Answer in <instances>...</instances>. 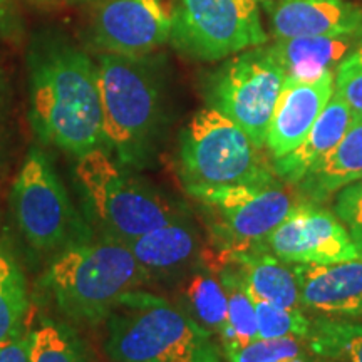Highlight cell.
I'll list each match as a JSON object with an SVG mask.
<instances>
[{
	"label": "cell",
	"instance_id": "6da1fadb",
	"mask_svg": "<svg viewBox=\"0 0 362 362\" xmlns=\"http://www.w3.org/2000/svg\"><path fill=\"white\" fill-rule=\"evenodd\" d=\"M30 119L44 143L74 158L106 148L98 66L88 54L64 42L33 54Z\"/></svg>",
	"mask_w": 362,
	"mask_h": 362
},
{
	"label": "cell",
	"instance_id": "7a4b0ae2",
	"mask_svg": "<svg viewBox=\"0 0 362 362\" xmlns=\"http://www.w3.org/2000/svg\"><path fill=\"white\" fill-rule=\"evenodd\" d=\"M148 280L129 247L106 237L59 252L37 285L71 322L96 325L106 320L121 297Z\"/></svg>",
	"mask_w": 362,
	"mask_h": 362
},
{
	"label": "cell",
	"instance_id": "3957f363",
	"mask_svg": "<svg viewBox=\"0 0 362 362\" xmlns=\"http://www.w3.org/2000/svg\"><path fill=\"white\" fill-rule=\"evenodd\" d=\"M104 322L112 362L221 361L214 336L187 310L143 288L121 297Z\"/></svg>",
	"mask_w": 362,
	"mask_h": 362
},
{
	"label": "cell",
	"instance_id": "277c9868",
	"mask_svg": "<svg viewBox=\"0 0 362 362\" xmlns=\"http://www.w3.org/2000/svg\"><path fill=\"white\" fill-rule=\"evenodd\" d=\"M106 149L129 170L151 165L160 138L163 104L146 57L101 54L96 62Z\"/></svg>",
	"mask_w": 362,
	"mask_h": 362
},
{
	"label": "cell",
	"instance_id": "5b68a950",
	"mask_svg": "<svg viewBox=\"0 0 362 362\" xmlns=\"http://www.w3.org/2000/svg\"><path fill=\"white\" fill-rule=\"evenodd\" d=\"M74 171L90 214L107 238L129 243L187 216L180 203L133 175L106 148L79 156Z\"/></svg>",
	"mask_w": 362,
	"mask_h": 362
},
{
	"label": "cell",
	"instance_id": "8992f818",
	"mask_svg": "<svg viewBox=\"0 0 362 362\" xmlns=\"http://www.w3.org/2000/svg\"><path fill=\"white\" fill-rule=\"evenodd\" d=\"M185 188L208 216L220 257L262 248L293 208L307 202L297 187L279 176L259 183Z\"/></svg>",
	"mask_w": 362,
	"mask_h": 362
},
{
	"label": "cell",
	"instance_id": "52a82bcc",
	"mask_svg": "<svg viewBox=\"0 0 362 362\" xmlns=\"http://www.w3.org/2000/svg\"><path fill=\"white\" fill-rule=\"evenodd\" d=\"M180 173L185 187L259 183L277 176L265 148L211 106L194 112L181 131Z\"/></svg>",
	"mask_w": 362,
	"mask_h": 362
},
{
	"label": "cell",
	"instance_id": "ba28073f",
	"mask_svg": "<svg viewBox=\"0 0 362 362\" xmlns=\"http://www.w3.org/2000/svg\"><path fill=\"white\" fill-rule=\"evenodd\" d=\"M11 203L22 237L39 253H59L93 240L49 156L33 148L13 181Z\"/></svg>",
	"mask_w": 362,
	"mask_h": 362
},
{
	"label": "cell",
	"instance_id": "9c48e42d",
	"mask_svg": "<svg viewBox=\"0 0 362 362\" xmlns=\"http://www.w3.org/2000/svg\"><path fill=\"white\" fill-rule=\"evenodd\" d=\"M171 42L181 54L214 62L267 42L255 0H175Z\"/></svg>",
	"mask_w": 362,
	"mask_h": 362
},
{
	"label": "cell",
	"instance_id": "30bf717a",
	"mask_svg": "<svg viewBox=\"0 0 362 362\" xmlns=\"http://www.w3.org/2000/svg\"><path fill=\"white\" fill-rule=\"evenodd\" d=\"M285 76L267 47H253L228 59L208 83V106L237 123L259 148L267 133ZM267 149V148H265Z\"/></svg>",
	"mask_w": 362,
	"mask_h": 362
},
{
	"label": "cell",
	"instance_id": "8fae6325",
	"mask_svg": "<svg viewBox=\"0 0 362 362\" xmlns=\"http://www.w3.org/2000/svg\"><path fill=\"white\" fill-rule=\"evenodd\" d=\"M262 248L291 265H329L361 259L342 221L314 202L293 208Z\"/></svg>",
	"mask_w": 362,
	"mask_h": 362
},
{
	"label": "cell",
	"instance_id": "7c38bea8",
	"mask_svg": "<svg viewBox=\"0 0 362 362\" xmlns=\"http://www.w3.org/2000/svg\"><path fill=\"white\" fill-rule=\"evenodd\" d=\"M175 0H110L93 24V44L103 54L146 57L171 37Z\"/></svg>",
	"mask_w": 362,
	"mask_h": 362
},
{
	"label": "cell",
	"instance_id": "4fadbf2b",
	"mask_svg": "<svg viewBox=\"0 0 362 362\" xmlns=\"http://www.w3.org/2000/svg\"><path fill=\"white\" fill-rule=\"evenodd\" d=\"M332 94L334 72L310 81H284L267 133L265 148L272 160L285 156L304 141Z\"/></svg>",
	"mask_w": 362,
	"mask_h": 362
},
{
	"label": "cell",
	"instance_id": "5bb4252c",
	"mask_svg": "<svg viewBox=\"0 0 362 362\" xmlns=\"http://www.w3.org/2000/svg\"><path fill=\"white\" fill-rule=\"evenodd\" d=\"M304 309L339 319H362V259L293 265Z\"/></svg>",
	"mask_w": 362,
	"mask_h": 362
},
{
	"label": "cell",
	"instance_id": "9a60e30c",
	"mask_svg": "<svg viewBox=\"0 0 362 362\" xmlns=\"http://www.w3.org/2000/svg\"><path fill=\"white\" fill-rule=\"evenodd\" d=\"M361 29L362 8L344 0H285L272 11L277 40L356 34Z\"/></svg>",
	"mask_w": 362,
	"mask_h": 362
},
{
	"label": "cell",
	"instance_id": "2e32d148",
	"mask_svg": "<svg viewBox=\"0 0 362 362\" xmlns=\"http://www.w3.org/2000/svg\"><path fill=\"white\" fill-rule=\"evenodd\" d=\"M149 279H171L198 267L202 242L187 216L149 230L126 243Z\"/></svg>",
	"mask_w": 362,
	"mask_h": 362
},
{
	"label": "cell",
	"instance_id": "e0dca14e",
	"mask_svg": "<svg viewBox=\"0 0 362 362\" xmlns=\"http://www.w3.org/2000/svg\"><path fill=\"white\" fill-rule=\"evenodd\" d=\"M220 262L232 264L237 269L252 300L304 309L293 265L285 264L265 248L230 253L220 257Z\"/></svg>",
	"mask_w": 362,
	"mask_h": 362
},
{
	"label": "cell",
	"instance_id": "ac0fdd59",
	"mask_svg": "<svg viewBox=\"0 0 362 362\" xmlns=\"http://www.w3.org/2000/svg\"><path fill=\"white\" fill-rule=\"evenodd\" d=\"M352 117H354V112L351 107L344 103L339 94L334 93L304 141L285 156L272 160L275 175L285 183L297 187L317 163L322 160L330 149L336 148L352 123Z\"/></svg>",
	"mask_w": 362,
	"mask_h": 362
},
{
	"label": "cell",
	"instance_id": "d6986e66",
	"mask_svg": "<svg viewBox=\"0 0 362 362\" xmlns=\"http://www.w3.org/2000/svg\"><path fill=\"white\" fill-rule=\"evenodd\" d=\"M361 39V33L317 35L277 40L267 49L284 71L285 79L310 81L334 72Z\"/></svg>",
	"mask_w": 362,
	"mask_h": 362
},
{
	"label": "cell",
	"instance_id": "ffe728a7",
	"mask_svg": "<svg viewBox=\"0 0 362 362\" xmlns=\"http://www.w3.org/2000/svg\"><path fill=\"white\" fill-rule=\"evenodd\" d=\"M362 180V116L354 115L342 139L304 176L297 189L307 202L322 203Z\"/></svg>",
	"mask_w": 362,
	"mask_h": 362
},
{
	"label": "cell",
	"instance_id": "44dd1931",
	"mask_svg": "<svg viewBox=\"0 0 362 362\" xmlns=\"http://www.w3.org/2000/svg\"><path fill=\"white\" fill-rule=\"evenodd\" d=\"M183 297L187 307L185 310L211 336L220 339L228 320V304L218 274L194 267L185 284Z\"/></svg>",
	"mask_w": 362,
	"mask_h": 362
},
{
	"label": "cell",
	"instance_id": "7402d4cb",
	"mask_svg": "<svg viewBox=\"0 0 362 362\" xmlns=\"http://www.w3.org/2000/svg\"><path fill=\"white\" fill-rule=\"evenodd\" d=\"M218 277L223 285L226 304H228V320H226V327L220 337L221 347L226 354L228 351L257 341L259 329H257L255 305H253L252 297L248 296L237 269L232 264L221 262L218 267Z\"/></svg>",
	"mask_w": 362,
	"mask_h": 362
},
{
	"label": "cell",
	"instance_id": "603a6c76",
	"mask_svg": "<svg viewBox=\"0 0 362 362\" xmlns=\"http://www.w3.org/2000/svg\"><path fill=\"white\" fill-rule=\"evenodd\" d=\"M30 298L24 270L16 257L0 248V344L27 332Z\"/></svg>",
	"mask_w": 362,
	"mask_h": 362
},
{
	"label": "cell",
	"instance_id": "cb8c5ba5",
	"mask_svg": "<svg viewBox=\"0 0 362 362\" xmlns=\"http://www.w3.org/2000/svg\"><path fill=\"white\" fill-rule=\"evenodd\" d=\"M317 356L332 362H362V322L339 317L312 319L309 337Z\"/></svg>",
	"mask_w": 362,
	"mask_h": 362
},
{
	"label": "cell",
	"instance_id": "d4e9b609",
	"mask_svg": "<svg viewBox=\"0 0 362 362\" xmlns=\"http://www.w3.org/2000/svg\"><path fill=\"white\" fill-rule=\"evenodd\" d=\"M30 362H96L83 339L69 325L42 319L30 330Z\"/></svg>",
	"mask_w": 362,
	"mask_h": 362
},
{
	"label": "cell",
	"instance_id": "484cf974",
	"mask_svg": "<svg viewBox=\"0 0 362 362\" xmlns=\"http://www.w3.org/2000/svg\"><path fill=\"white\" fill-rule=\"evenodd\" d=\"M228 362H330L317 356L307 339H257L226 352Z\"/></svg>",
	"mask_w": 362,
	"mask_h": 362
},
{
	"label": "cell",
	"instance_id": "4316f807",
	"mask_svg": "<svg viewBox=\"0 0 362 362\" xmlns=\"http://www.w3.org/2000/svg\"><path fill=\"white\" fill-rule=\"evenodd\" d=\"M257 315L259 339H307L312 329V319L304 309H288L270 302L253 300Z\"/></svg>",
	"mask_w": 362,
	"mask_h": 362
},
{
	"label": "cell",
	"instance_id": "83f0119b",
	"mask_svg": "<svg viewBox=\"0 0 362 362\" xmlns=\"http://www.w3.org/2000/svg\"><path fill=\"white\" fill-rule=\"evenodd\" d=\"M334 88L352 112L362 116V39L339 64Z\"/></svg>",
	"mask_w": 362,
	"mask_h": 362
},
{
	"label": "cell",
	"instance_id": "f1b7e54d",
	"mask_svg": "<svg viewBox=\"0 0 362 362\" xmlns=\"http://www.w3.org/2000/svg\"><path fill=\"white\" fill-rule=\"evenodd\" d=\"M334 214L347 228L362 259V180L347 185L336 194Z\"/></svg>",
	"mask_w": 362,
	"mask_h": 362
},
{
	"label": "cell",
	"instance_id": "f546056e",
	"mask_svg": "<svg viewBox=\"0 0 362 362\" xmlns=\"http://www.w3.org/2000/svg\"><path fill=\"white\" fill-rule=\"evenodd\" d=\"M30 330L12 341L0 344V362H30Z\"/></svg>",
	"mask_w": 362,
	"mask_h": 362
},
{
	"label": "cell",
	"instance_id": "4dcf8cb0",
	"mask_svg": "<svg viewBox=\"0 0 362 362\" xmlns=\"http://www.w3.org/2000/svg\"><path fill=\"white\" fill-rule=\"evenodd\" d=\"M16 29V12L12 0H0V34H13Z\"/></svg>",
	"mask_w": 362,
	"mask_h": 362
},
{
	"label": "cell",
	"instance_id": "1f68e13d",
	"mask_svg": "<svg viewBox=\"0 0 362 362\" xmlns=\"http://www.w3.org/2000/svg\"><path fill=\"white\" fill-rule=\"evenodd\" d=\"M2 89H4V83L2 79H0V103H2Z\"/></svg>",
	"mask_w": 362,
	"mask_h": 362
},
{
	"label": "cell",
	"instance_id": "d6a6232c",
	"mask_svg": "<svg viewBox=\"0 0 362 362\" xmlns=\"http://www.w3.org/2000/svg\"><path fill=\"white\" fill-rule=\"evenodd\" d=\"M330 362H332V361H330Z\"/></svg>",
	"mask_w": 362,
	"mask_h": 362
},
{
	"label": "cell",
	"instance_id": "836d02e7",
	"mask_svg": "<svg viewBox=\"0 0 362 362\" xmlns=\"http://www.w3.org/2000/svg\"><path fill=\"white\" fill-rule=\"evenodd\" d=\"M220 362H221V361H220Z\"/></svg>",
	"mask_w": 362,
	"mask_h": 362
}]
</instances>
